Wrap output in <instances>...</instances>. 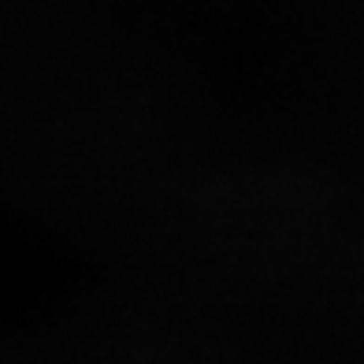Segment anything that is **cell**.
Returning a JSON list of instances; mask_svg holds the SVG:
<instances>
[]
</instances>
